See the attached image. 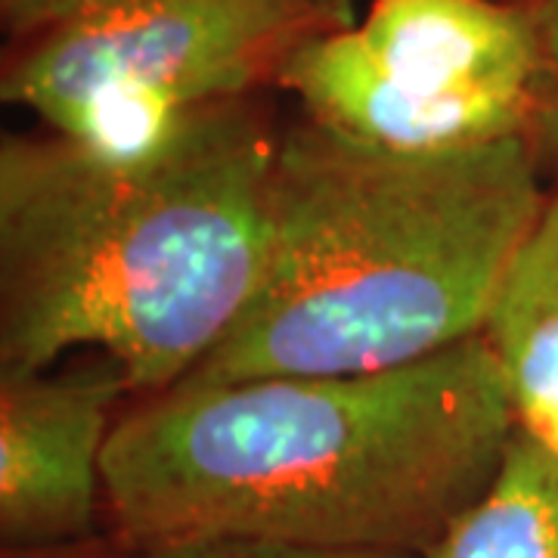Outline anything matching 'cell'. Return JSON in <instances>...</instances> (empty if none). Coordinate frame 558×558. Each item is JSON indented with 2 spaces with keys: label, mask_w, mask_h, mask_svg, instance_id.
<instances>
[{
  "label": "cell",
  "mask_w": 558,
  "mask_h": 558,
  "mask_svg": "<svg viewBox=\"0 0 558 558\" xmlns=\"http://www.w3.org/2000/svg\"><path fill=\"white\" fill-rule=\"evenodd\" d=\"M425 558H558V453L515 428L490 487Z\"/></svg>",
  "instance_id": "ba28073f"
},
{
  "label": "cell",
  "mask_w": 558,
  "mask_h": 558,
  "mask_svg": "<svg viewBox=\"0 0 558 558\" xmlns=\"http://www.w3.org/2000/svg\"><path fill=\"white\" fill-rule=\"evenodd\" d=\"M277 90L369 149L453 156L534 140L546 62L524 0H369L307 40Z\"/></svg>",
  "instance_id": "5b68a950"
},
{
  "label": "cell",
  "mask_w": 558,
  "mask_h": 558,
  "mask_svg": "<svg viewBox=\"0 0 558 558\" xmlns=\"http://www.w3.org/2000/svg\"><path fill=\"white\" fill-rule=\"evenodd\" d=\"M134 558H425L400 549H357V546H301V543H260V539H202L161 546Z\"/></svg>",
  "instance_id": "9c48e42d"
},
{
  "label": "cell",
  "mask_w": 558,
  "mask_h": 558,
  "mask_svg": "<svg viewBox=\"0 0 558 558\" xmlns=\"http://www.w3.org/2000/svg\"><path fill=\"white\" fill-rule=\"evenodd\" d=\"M534 140L398 156L289 124L258 292L178 385L385 373L478 339L543 215Z\"/></svg>",
  "instance_id": "3957f363"
},
{
  "label": "cell",
  "mask_w": 558,
  "mask_h": 558,
  "mask_svg": "<svg viewBox=\"0 0 558 558\" xmlns=\"http://www.w3.org/2000/svg\"><path fill=\"white\" fill-rule=\"evenodd\" d=\"M121 0H0V25L10 44L38 38L69 22L94 16Z\"/></svg>",
  "instance_id": "8fae6325"
},
{
  "label": "cell",
  "mask_w": 558,
  "mask_h": 558,
  "mask_svg": "<svg viewBox=\"0 0 558 558\" xmlns=\"http://www.w3.org/2000/svg\"><path fill=\"white\" fill-rule=\"evenodd\" d=\"M128 379L109 357L75 369L0 373V537L7 549L72 546L90 534L102 457Z\"/></svg>",
  "instance_id": "8992f818"
},
{
  "label": "cell",
  "mask_w": 558,
  "mask_h": 558,
  "mask_svg": "<svg viewBox=\"0 0 558 558\" xmlns=\"http://www.w3.org/2000/svg\"><path fill=\"white\" fill-rule=\"evenodd\" d=\"M279 134L248 97L131 149L3 137L0 373L90 351L146 398L186 379L258 292Z\"/></svg>",
  "instance_id": "7a4b0ae2"
},
{
  "label": "cell",
  "mask_w": 558,
  "mask_h": 558,
  "mask_svg": "<svg viewBox=\"0 0 558 558\" xmlns=\"http://www.w3.org/2000/svg\"><path fill=\"white\" fill-rule=\"evenodd\" d=\"M515 416L484 336L385 373L174 385L121 416L106 509L137 556L202 539L428 553Z\"/></svg>",
  "instance_id": "6da1fadb"
},
{
  "label": "cell",
  "mask_w": 558,
  "mask_h": 558,
  "mask_svg": "<svg viewBox=\"0 0 558 558\" xmlns=\"http://www.w3.org/2000/svg\"><path fill=\"white\" fill-rule=\"evenodd\" d=\"M524 7L537 22L543 62H546V94L534 131V146L539 161L553 165L558 171V0H524Z\"/></svg>",
  "instance_id": "30bf717a"
},
{
  "label": "cell",
  "mask_w": 558,
  "mask_h": 558,
  "mask_svg": "<svg viewBox=\"0 0 558 558\" xmlns=\"http://www.w3.org/2000/svg\"><path fill=\"white\" fill-rule=\"evenodd\" d=\"M481 336L499 363L515 428L558 453V196L543 205Z\"/></svg>",
  "instance_id": "52a82bcc"
},
{
  "label": "cell",
  "mask_w": 558,
  "mask_h": 558,
  "mask_svg": "<svg viewBox=\"0 0 558 558\" xmlns=\"http://www.w3.org/2000/svg\"><path fill=\"white\" fill-rule=\"evenodd\" d=\"M3 558H119L84 546V543H72V546H44V549H7Z\"/></svg>",
  "instance_id": "7c38bea8"
},
{
  "label": "cell",
  "mask_w": 558,
  "mask_h": 558,
  "mask_svg": "<svg viewBox=\"0 0 558 558\" xmlns=\"http://www.w3.org/2000/svg\"><path fill=\"white\" fill-rule=\"evenodd\" d=\"M354 20V0H121L10 44L0 97L50 134L131 149L202 109L277 90L307 40Z\"/></svg>",
  "instance_id": "277c9868"
}]
</instances>
